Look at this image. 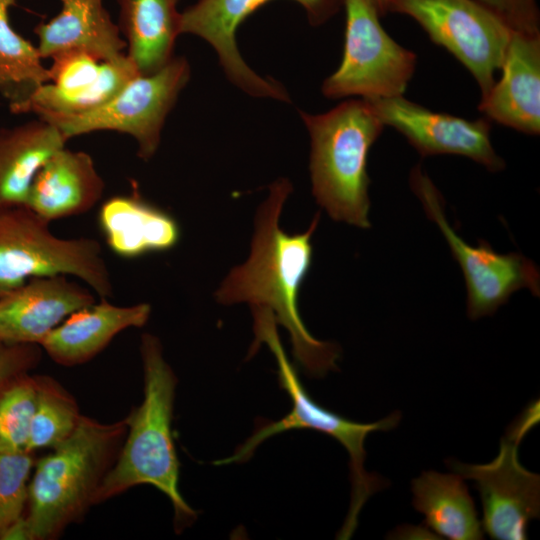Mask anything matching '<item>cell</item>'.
<instances>
[{"label":"cell","mask_w":540,"mask_h":540,"mask_svg":"<svg viewBox=\"0 0 540 540\" xmlns=\"http://www.w3.org/2000/svg\"><path fill=\"white\" fill-rule=\"evenodd\" d=\"M292 189L285 178L271 184L256 213L249 258L229 272L215 298L223 305L245 302L269 309L276 323L289 332L293 355L307 375L323 377L337 369L340 349L313 337L298 308L300 288L312 265L311 240L320 216L315 215L303 233L284 232L279 219Z\"/></svg>","instance_id":"1"},{"label":"cell","mask_w":540,"mask_h":540,"mask_svg":"<svg viewBox=\"0 0 540 540\" xmlns=\"http://www.w3.org/2000/svg\"><path fill=\"white\" fill-rule=\"evenodd\" d=\"M144 397L126 416L127 433L112 468L103 480L95 505L129 489L149 484L170 500L174 529L181 533L197 519L179 491L180 462L175 449L172 420L177 378L163 356L160 340L141 336Z\"/></svg>","instance_id":"2"},{"label":"cell","mask_w":540,"mask_h":540,"mask_svg":"<svg viewBox=\"0 0 540 540\" xmlns=\"http://www.w3.org/2000/svg\"><path fill=\"white\" fill-rule=\"evenodd\" d=\"M126 417L102 423L82 415L72 435L35 460L24 516L29 540H54L84 518L115 463Z\"/></svg>","instance_id":"3"},{"label":"cell","mask_w":540,"mask_h":540,"mask_svg":"<svg viewBox=\"0 0 540 540\" xmlns=\"http://www.w3.org/2000/svg\"><path fill=\"white\" fill-rule=\"evenodd\" d=\"M251 309L255 339L249 356L258 350L262 342L269 347L277 362L280 387L289 395L292 407L289 413L278 421L260 425L242 445L237 447L232 456L218 460L215 464L243 463L253 455L262 442L293 429H311L333 437L346 449L350 458V508L337 535L338 539H349L357 528L358 516L363 505L375 492L384 487L383 479L364 469L365 439L372 432L389 431L395 428L401 420V413L395 411L376 422L359 423L317 404L302 386L284 352L273 313L265 307Z\"/></svg>","instance_id":"4"},{"label":"cell","mask_w":540,"mask_h":540,"mask_svg":"<svg viewBox=\"0 0 540 540\" xmlns=\"http://www.w3.org/2000/svg\"><path fill=\"white\" fill-rule=\"evenodd\" d=\"M299 113L310 136L309 170L317 203L335 221L369 228L368 156L383 123L364 98L343 101L321 114Z\"/></svg>","instance_id":"5"},{"label":"cell","mask_w":540,"mask_h":540,"mask_svg":"<svg viewBox=\"0 0 540 540\" xmlns=\"http://www.w3.org/2000/svg\"><path fill=\"white\" fill-rule=\"evenodd\" d=\"M27 205L0 206V297L39 276L81 279L100 298L113 295L100 244L87 237L61 238Z\"/></svg>","instance_id":"6"},{"label":"cell","mask_w":540,"mask_h":540,"mask_svg":"<svg viewBox=\"0 0 540 540\" xmlns=\"http://www.w3.org/2000/svg\"><path fill=\"white\" fill-rule=\"evenodd\" d=\"M190 65L182 57H173L151 74H137L105 105L79 115L43 114L67 141L96 131L127 134L137 143V155L150 160L158 150L161 132L169 112L190 79Z\"/></svg>","instance_id":"7"},{"label":"cell","mask_w":540,"mask_h":540,"mask_svg":"<svg viewBox=\"0 0 540 540\" xmlns=\"http://www.w3.org/2000/svg\"><path fill=\"white\" fill-rule=\"evenodd\" d=\"M343 5V57L337 70L324 80L322 93L330 99L403 95L416 69V54L385 31L367 0H343Z\"/></svg>","instance_id":"8"},{"label":"cell","mask_w":540,"mask_h":540,"mask_svg":"<svg viewBox=\"0 0 540 540\" xmlns=\"http://www.w3.org/2000/svg\"><path fill=\"white\" fill-rule=\"evenodd\" d=\"M388 13L415 20L476 80L481 97L495 83L512 29L477 0H389Z\"/></svg>","instance_id":"9"},{"label":"cell","mask_w":540,"mask_h":540,"mask_svg":"<svg viewBox=\"0 0 540 540\" xmlns=\"http://www.w3.org/2000/svg\"><path fill=\"white\" fill-rule=\"evenodd\" d=\"M410 186L421 201L426 215L442 232L462 269L470 319L493 314L519 289L527 288L539 296L540 275L531 260L519 253H497L482 240L476 246L470 245L455 232L445 216L439 190L420 166L412 169Z\"/></svg>","instance_id":"10"},{"label":"cell","mask_w":540,"mask_h":540,"mask_svg":"<svg viewBox=\"0 0 540 540\" xmlns=\"http://www.w3.org/2000/svg\"><path fill=\"white\" fill-rule=\"evenodd\" d=\"M528 431L514 421L501 439L498 455L486 464L447 463L479 491L482 528L492 539H527L529 522L540 514V476L526 470L518 458V444Z\"/></svg>","instance_id":"11"},{"label":"cell","mask_w":540,"mask_h":540,"mask_svg":"<svg viewBox=\"0 0 540 540\" xmlns=\"http://www.w3.org/2000/svg\"><path fill=\"white\" fill-rule=\"evenodd\" d=\"M270 0H198L180 13V33L207 41L217 52L229 80L243 92L260 98L289 102L286 89L269 77L254 72L241 57L236 44L239 25ZM304 7L309 22L320 25L330 19L343 0H294Z\"/></svg>","instance_id":"12"},{"label":"cell","mask_w":540,"mask_h":540,"mask_svg":"<svg viewBox=\"0 0 540 540\" xmlns=\"http://www.w3.org/2000/svg\"><path fill=\"white\" fill-rule=\"evenodd\" d=\"M384 126L393 127L423 157L455 154L468 157L491 172L505 167L495 152L490 121L467 120L429 110L401 96L367 99Z\"/></svg>","instance_id":"13"},{"label":"cell","mask_w":540,"mask_h":540,"mask_svg":"<svg viewBox=\"0 0 540 540\" xmlns=\"http://www.w3.org/2000/svg\"><path fill=\"white\" fill-rule=\"evenodd\" d=\"M50 82L33 95L28 113L79 115L109 102L139 71L127 56L116 62H100L83 51L52 57Z\"/></svg>","instance_id":"14"},{"label":"cell","mask_w":540,"mask_h":540,"mask_svg":"<svg viewBox=\"0 0 540 540\" xmlns=\"http://www.w3.org/2000/svg\"><path fill=\"white\" fill-rule=\"evenodd\" d=\"M95 301L66 275L33 277L0 297V340L41 345L70 314Z\"/></svg>","instance_id":"15"},{"label":"cell","mask_w":540,"mask_h":540,"mask_svg":"<svg viewBox=\"0 0 540 540\" xmlns=\"http://www.w3.org/2000/svg\"><path fill=\"white\" fill-rule=\"evenodd\" d=\"M502 75L480 97L478 109L489 120L528 135L540 132V34L512 31Z\"/></svg>","instance_id":"16"},{"label":"cell","mask_w":540,"mask_h":540,"mask_svg":"<svg viewBox=\"0 0 540 540\" xmlns=\"http://www.w3.org/2000/svg\"><path fill=\"white\" fill-rule=\"evenodd\" d=\"M104 188L93 158L64 146L36 173L26 205L52 222L88 212L100 201Z\"/></svg>","instance_id":"17"},{"label":"cell","mask_w":540,"mask_h":540,"mask_svg":"<svg viewBox=\"0 0 540 540\" xmlns=\"http://www.w3.org/2000/svg\"><path fill=\"white\" fill-rule=\"evenodd\" d=\"M150 314L148 303L117 306L101 298L70 314L40 346L59 365H81L96 357L123 330L144 326Z\"/></svg>","instance_id":"18"},{"label":"cell","mask_w":540,"mask_h":540,"mask_svg":"<svg viewBox=\"0 0 540 540\" xmlns=\"http://www.w3.org/2000/svg\"><path fill=\"white\" fill-rule=\"evenodd\" d=\"M60 12L34 28L42 58L68 51H83L100 62H116L126 56L125 39L103 0H60Z\"/></svg>","instance_id":"19"},{"label":"cell","mask_w":540,"mask_h":540,"mask_svg":"<svg viewBox=\"0 0 540 540\" xmlns=\"http://www.w3.org/2000/svg\"><path fill=\"white\" fill-rule=\"evenodd\" d=\"M97 219L110 250L125 259L171 250L181 238L177 220L137 191L105 200Z\"/></svg>","instance_id":"20"},{"label":"cell","mask_w":540,"mask_h":540,"mask_svg":"<svg viewBox=\"0 0 540 540\" xmlns=\"http://www.w3.org/2000/svg\"><path fill=\"white\" fill-rule=\"evenodd\" d=\"M66 142L41 118L0 128V206L26 205L36 173Z\"/></svg>","instance_id":"21"},{"label":"cell","mask_w":540,"mask_h":540,"mask_svg":"<svg viewBox=\"0 0 540 540\" xmlns=\"http://www.w3.org/2000/svg\"><path fill=\"white\" fill-rule=\"evenodd\" d=\"M120 31L127 43L126 55L141 74H151L173 57L180 33V12L174 0H117Z\"/></svg>","instance_id":"22"},{"label":"cell","mask_w":540,"mask_h":540,"mask_svg":"<svg viewBox=\"0 0 540 540\" xmlns=\"http://www.w3.org/2000/svg\"><path fill=\"white\" fill-rule=\"evenodd\" d=\"M414 508L427 527L450 540L483 539V528L463 478L425 471L412 481Z\"/></svg>","instance_id":"23"},{"label":"cell","mask_w":540,"mask_h":540,"mask_svg":"<svg viewBox=\"0 0 540 540\" xmlns=\"http://www.w3.org/2000/svg\"><path fill=\"white\" fill-rule=\"evenodd\" d=\"M17 0H0V95L14 114L27 113L35 92L50 82L37 46L9 23V8Z\"/></svg>","instance_id":"24"},{"label":"cell","mask_w":540,"mask_h":540,"mask_svg":"<svg viewBox=\"0 0 540 540\" xmlns=\"http://www.w3.org/2000/svg\"><path fill=\"white\" fill-rule=\"evenodd\" d=\"M37 396L27 451L53 449L68 439L82 414L71 393L48 375H35Z\"/></svg>","instance_id":"25"},{"label":"cell","mask_w":540,"mask_h":540,"mask_svg":"<svg viewBox=\"0 0 540 540\" xmlns=\"http://www.w3.org/2000/svg\"><path fill=\"white\" fill-rule=\"evenodd\" d=\"M36 396V377L30 372L0 388V453L27 451Z\"/></svg>","instance_id":"26"},{"label":"cell","mask_w":540,"mask_h":540,"mask_svg":"<svg viewBox=\"0 0 540 540\" xmlns=\"http://www.w3.org/2000/svg\"><path fill=\"white\" fill-rule=\"evenodd\" d=\"M35 460L28 451L0 453V540L25 516Z\"/></svg>","instance_id":"27"},{"label":"cell","mask_w":540,"mask_h":540,"mask_svg":"<svg viewBox=\"0 0 540 540\" xmlns=\"http://www.w3.org/2000/svg\"><path fill=\"white\" fill-rule=\"evenodd\" d=\"M498 15L512 30L540 34L537 0H477Z\"/></svg>","instance_id":"28"},{"label":"cell","mask_w":540,"mask_h":540,"mask_svg":"<svg viewBox=\"0 0 540 540\" xmlns=\"http://www.w3.org/2000/svg\"><path fill=\"white\" fill-rule=\"evenodd\" d=\"M41 357L40 345L0 340V388L12 378L31 372Z\"/></svg>","instance_id":"29"},{"label":"cell","mask_w":540,"mask_h":540,"mask_svg":"<svg viewBox=\"0 0 540 540\" xmlns=\"http://www.w3.org/2000/svg\"><path fill=\"white\" fill-rule=\"evenodd\" d=\"M376 10L379 17H383L388 13L389 0H367Z\"/></svg>","instance_id":"30"},{"label":"cell","mask_w":540,"mask_h":540,"mask_svg":"<svg viewBox=\"0 0 540 540\" xmlns=\"http://www.w3.org/2000/svg\"><path fill=\"white\" fill-rule=\"evenodd\" d=\"M176 3L179 1V0H174Z\"/></svg>","instance_id":"31"}]
</instances>
